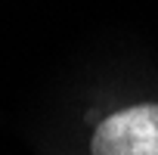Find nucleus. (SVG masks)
<instances>
[{"label": "nucleus", "mask_w": 158, "mask_h": 155, "mask_svg": "<svg viewBox=\"0 0 158 155\" xmlns=\"http://www.w3.org/2000/svg\"><path fill=\"white\" fill-rule=\"evenodd\" d=\"M90 155H158V106L136 103L106 115L90 136Z\"/></svg>", "instance_id": "1"}]
</instances>
